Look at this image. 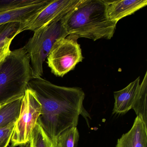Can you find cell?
I'll use <instances>...</instances> for the list:
<instances>
[{
	"instance_id": "cell-1",
	"label": "cell",
	"mask_w": 147,
	"mask_h": 147,
	"mask_svg": "<svg viewBox=\"0 0 147 147\" xmlns=\"http://www.w3.org/2000/svg\"><path fill=\"white\" fill-rule=\"evenodd\" d=\"M27 88L35 92L42 105L38 123L52 141L67 129L76 127L80 115L86 116L85 94L80 88L57 86L42 77L32 78Z\"/></svg>"
},
{
	"instance_id": "cell-2",
	"label": "cell",
	"mask_w": 147,
	"mask_h": 147,
	"mask_svg": "<svg viewBox=\"0 0 147 147\" xmlns=\"http://www.w3.org/2000/svg\"><path fill=\"white\" fill-rule=\"evenodd\" d=\"M63 20L68 35L93 41L111 39L117 24L108 17L105 0H83Z\"/></svg>"
},
{
	"instance_id": "cell-3",
	"label": "cell",
	"mask_w": 147,
	"mask_h": 147,
	"mask_svg": "<svg viewBox=\"0 0 147 147\" xmlns=\"http://www.w3.org/2000/svg\"><path fill=\"white\" fill-rule=\"evenodd\" d=\"M32 79L30 60L24 47L11 51L0 64V105L24 96Z\"/></svg>"
},
{
	"instance_id": "cell-4",
	"label": "cell",
	"mask_w": 147,
	"mask_h": 147,
	"mask_svg": "<svg viewBox=\"0 0 147 147\" xmlns=\"http://www.w3.org/2000/svg\"><path fill=\"white\" fill-rule=\"evenodd\" d=\"M63 18L35 31L24 46L30 60L32 78L42 77L44 63L53 45L58 39L68 35Z\"/></svg>"
},
{
	"instance_id": "cell-5",
	"label": "cell",
	"mask_w": 147,
	"mask_h": 147,
	"mask_svg": "<svg viewBox=\"0 0 147 147\" xmlns=\"http://www.w3.org/2000/svg\"><path fill=\"white\" fill-rule=\"evenodd\" d=\"M78 38L68 35L58 39L47 57V63L55 75L63 77L83 59Z\"/></svg>"
},
{
	"instance_id": "cell-6",
	"label": "cell",
	"mask_w": 147,
	"mask_h": 147,
	"mask_svg": "<svg viewBox=\"0 0 147 147\" xmlns=\"http://www.w3.org/2000/svg\"><path fill=\"white\" fill-rule=\"evenodd\" d=\"M42 113V105L35 92L27 88L15 121L11 142L12 147L27 144Z\"/></svg>"
},
{
	"instance_id": "cell-7",
	"label": "cell",
	"mask_w": 147,
	"mask_h": 147,
	"mask_svg": "<svg viewBox=\"0 0 147 147\" xmlns=\"http://www.w3.org/2000/svg\"><path fill=\"white\" fill-rule=\"evenodd\" d=\"M83 0H52L50 3L34 16L20 24V33L26 30L34 32L43 26L62 19L66 14L77 7Z\"/></svg>"
},
{
	"instance_id": "cell-8",
	"label": "cell",
	"mask_w": 147,
	"mask_h": 147,
	"mask_svg": "<svg viewBox=\"0 0 147 147\" xmlns=\"http://www.w3.org/2000/svg\"><path fill=\"white\" fill-rule=\"evenodd\" d=\"M52 0H0V25L24 24Z\"/></svg>"
},
{
	"instance_id": "cell-9",
	"label": "cell",
	"mask_w": 147,
	"mask_h": 147,
	"mask_svg": "<svg viewBox=\"0 0 147 147\" xmlns=\"http://www.w3.org/2000/svg\"><path fill=\"white\" fill-rule=\"evenodd\" d=\"M107 12L110 19L117 22L121 19L133 14L147 5V0L105 1Z\"/></svg>"
},
{
	"instance_id": "cell-10",
	"label": "cell",
	"mask_w": 147,
	"mask_h": 147,
	"mask_svg": "<svg viewBox=\"0 0 147 147\" xmlns=\"http://www.w3.org/2000/svg\"><path fill=\"white\" fill-rule=\"evenodd\" d=\"M116 147H147V125L137 116L131 129L118 139Z\"/></svg>"
},
{
	"instance_id": "cell-11",
	"label": "cell",
	"mask_w": 147,
	"mask_h": 147,
	"mask_svg": "<svg viewBox=\"0 0 147 147\" xmlns=\"http://www.w3.org/2000/svg\"><path fill=\"white\" fill-rule=\"evenodd\" d=\"M140 84V77H138L123 89L114 92L115 103L113 113L125 114L132 109Z\"/></svg>"
},
{
	"instance_id": "cell-12",
	"label": "cell",
	"mask_w": 147,
	"mask_h": 147,
	"mask_svg": "<svg viewBox=\"0 0 147 147\" xmlns=\"http://www.w3.org/2000/svg\"><path fill=\"white\" fill-rule=\"evenodd\" d=\"M23 97L14 98L1 105L0 107V128L17 120Z\"/></svg>"
},
{
	"instance_id": "cell-13",
	"label": "cell",
	"mask_w": 147,
	"mask_h": 147,
	"mask_svg": "<svg viewBox=\"0 0 147 147\" xmlns=\"http://www.w3.org/2000/svg\"><path fill=\"white\" fill-rule=\"evenodd\" d=\"M147 72L140 84L139 89L135 98L132 109L137 116L141 117L147 125Z\"/></svg>"
},
{
	"instance_id": "cell-14",
	"label": "cell",
	"mask_w": 147,
	"mask_h": 147,
	"mask_svg": "<svg viewBox=\"0 0 147 147\" xmlns=\"http://www.w3.org/2000/svg\"><path fill=\"white\" fill-rule=\"evenodd\" d=\"M80 135L77 127H70L63 132L55 141V147H77Z\"/></svg>"
},
{
	"instance_id": "cell-15",
	"label": "cell",
	"mask_w": 147,
	"mask_h": 147,
	"mask_svg": "<svg viewBox=\"0 0 147 147\" xmlns=\"http://www.w3.org/2000/svg\"><path fill=\"white\" fill-rule=\"evenodd\" d=\"M29 143L30 147H55L54 142L38 123L32 131Z\"/></svg>"
},
{
	"instance_id": "cell-16",
	"label": "cell",
	"mask_w": 147,
	"mask_h": 147,
	"mask_svg": "<svg viewBox=\"0 0 147 147\" xmlns=\"http://www.w3.org/2000/svg\"><path fill=\"white\" fill-rule=\"evenodd\" d=\"M20 24L18 22H12L0 25V46L7 39L15 38L20 33L19 31Z\"/></svg>"
},
{
	"instance_id": "cell-17",
	"label": "cell",
	"mask_w": 147,
	"mask_h": 147,
	"mask_svg": "<svg viewBox=\"0 0 147 147\" xmlns=\"http://www.w3.org/2000/svg\"><path fill=\"white\" fill-rule=\"evenodd\" d=\"M15 121L0 128V147H8L11 142Z\"/></svg>"
},
{
	"instance_id": "cell-18",
	"label": "cell",
	"mask_w": 147,
	"mask_h": 147,
	"mask_svg": "<svg viewBox=\"0 0 147 147\" xmlns=\"http://www.w3.org/2000/svg\"><path fill=\"white\" fill-rule=\"evenodd\" d=\"M14 38H11L7 39L2 45L0 46V64L11 52L10 47L12 42Z\"/></svg>"
},
{
	"instance_id": "cell-19",
	"label": "cell",
	"mask_w": 147,
	"mask_h": 147,
	"mask_svg": "<svg viewBox=\"0 0 147 147\" xmlns=\"http://www.w3.org/2000/svg\"><path fill=\"white\" fill-rule=\"evenodd\" d=\"M18 147H30V143H28L27 144H25V145L19 146Z\"/></svg>"
},
{
	"instance_id": "cell-20",
	"label": "cell",
	"mask_w": 147,
	"mask_h": 147,
	"mask_svg": "<svg viewBox=\"0 0 147 147\" xmlns=\"http://www.w3.org/2000/svg\"><path fill=\"white\" fill-rule=\"evenodd\" d=\"M1 105H0V107H1Z\"/></svg>"
}]
</instances>
